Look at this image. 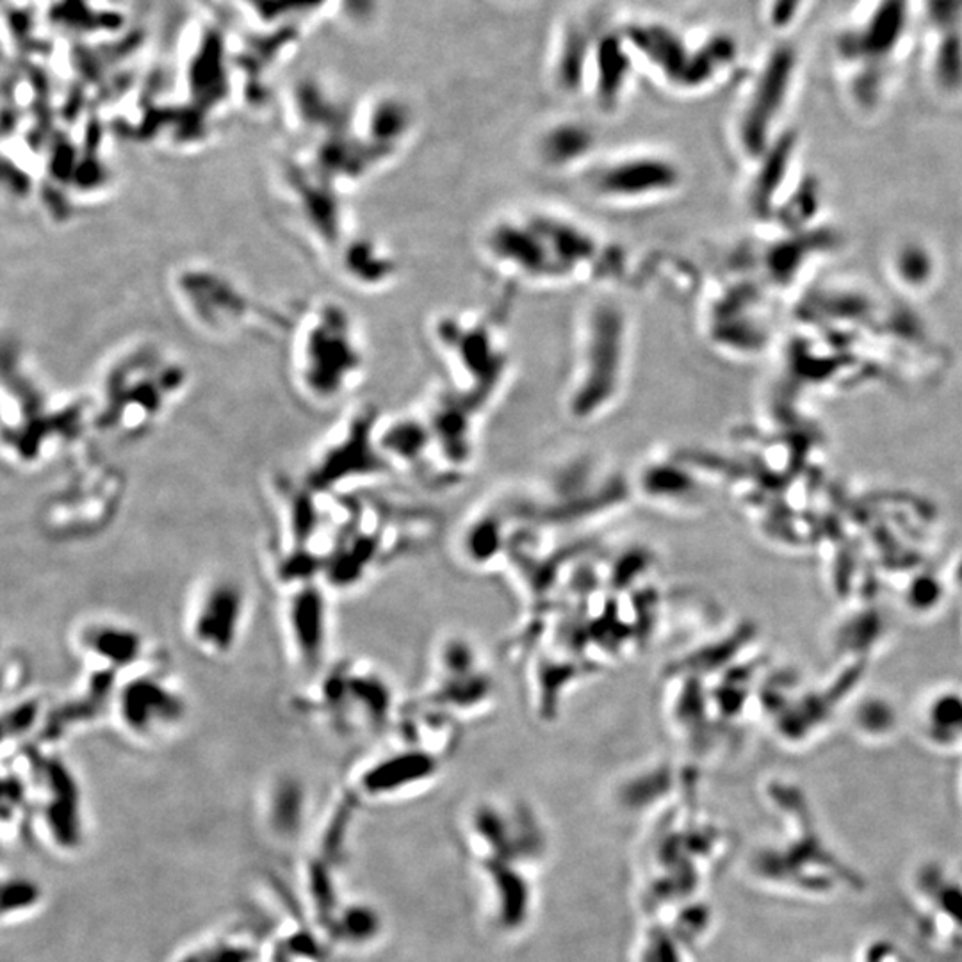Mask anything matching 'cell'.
<instances>
[{"label": "cell", "mask_w": 962, "mask_h": 962, "mask_svg": "<svg viewBox=\"0 0 962 962\" xmlns=\"http://www.w3.org/2000/svg\"><path fill=\"white\" fill-rule=\"evenodd\" d=\"M801 4L802 0H773V24L779 25V27L790 24Z\"/></svg>", "instance_id": "2e32d148"}, {"label": "cell", "mask_w": 962, "mask_h": 962, "mask_svg": "<svg viewBox=\"0 0 962 962\" xmlns=\"http://www.w3.org/2000/svg\"><path fill=\"white\" fill-rule=\"evenodd\" d=\"M938 67L941 71H949L950 76L958 77L962 71V38L958 29L950 31L939 47Z\"/></svg>", "instance_id": "5bb4252c"}, {"label": "cell", "mask_w": 962, "mask_h": 962, "mask_svg": "<svg viewBox=\"0 0 962 962\" xmlns=\"http://www.w3.org/2000/svg\"><path fill=\"white\" fill-rule=\"evenodd\" d=\"M330 590L322 581L280 590V624L291 661L307 678L327 669L332 642Z\"/></svg>", "instance_id": "9c48e42d"}, {"label": "cell", "mask_w": 962, "mask_h": 962, "mask_svg": "<svg viewBox=\"0 0 962 962\" xmlns=\"http://www.w3.org/2000/svg\"><path fill=\"white\" fill-rule=\"evenodd\" d=\"M171 290L184 318L211 337L227 339L250 322L253 302L247 291L216 268L185 265L173 276Z\"/></svg>", "instance_id": "52a82bcc"}, {"label": "cell", "mask_w": 962, "mask_h": 962, "mask_svg": "<svg viewBox=\"0 0 962 962\" xmlns=\"http://www.w3.org/2000/svg\"><path fill=\"white\" fill-rule=\"evenodd\" d=\"M435 773V754L399 742L396 749L382 754L362 768L359 788L370 796L399 795L432 781Z\"/></svg>", "instance_id": "7c38bea8"}, {"label": "cell", "mask_w": 962, "mask_h": 962, "mask_svg": "<svg viewBox=\"0 0 962 962\" xmlns=\"http://www.w3.org/2000/svg\"><path fill=\"white\" fill-rule=\"evenodd\" d=\"M310 681L308 710L341 736L382 735L398 721L389 679L371 664L339 661Z\"/></svg>", "instance_id": "3957f363"}, {"label": "cell", "mask_w": 962, "mask_h": 962, "mask_svg": "<svg viewBox=\"0 0 962 962\" xmlns=\"http://www.w3.org/2000/svg\"><path fill=\"white\" fill-rule=\"evenodd\" d=\"M370 419L353 418L322 442L304 479L319 493L359 496L356 488L387 473Z\"/></svg>", "instance_id": "ba28073f"}, {"label": "cell", "mask_w": 962, "mask_h": 962, "mask_svg": "<svg viewBox=\"0 0 962 962\" xmlns=\"http://www.w3.org/2000/svg\"><path fill=\"white\" fill-rule=\"evenodd\" d=\"M71 649L82 669L107 670L120 678L161 656L138 627L111 616L79 622L71 631Z\"/></svg>", "instance_id": "8fae6325"}, {"label": "cell", "mask_w": 962, "mask_h": 962, "mask_svg": "<svg viewBox=\"0 0 962 962\" xmlns=\"http://www.w3.org/2000/svg\"><path fill=\"white\" fill-rule=\"evenodd\" d=\"M929 16L938 27L955 31L962 19V0H929Z\"/></svg>", "instance_id": "9a60e30c"}, {"label": "cell", "mask_w": 962, "mask_h": 962, "mask_svg": "<svg viewBox=\"0 0 962 962\" xmlns=\"http://www.w3.org/2000/svg\"><path fill=\"white\" fill-rule=\"evenodd\" d=\"M906 20V0H882L864 31L845 36L841 50L852 57L884 56L892 53L904 33Z\"/></svg>", "instance_id": "4fadbf2b"}, {"label": "cell", "mask_w": 962, "mask_h": 962, "mask_svg": "<svg viewBox=\"0 0 962 962\" xmlns=\"http://www.w3.org/2000/svg\"><path fill=\"white\" fill-rule=\"evenodd\" d=\"M120 501L118 476L113 471H86L65 485L43 508V521L59 536H82L102 530L116 516Z\"/></svg>", "instance_id": "30bf717a"}, {"label": "cell", "mask_w": 962, "mask_h": 962, "mask_svg": "<svg viewBox=\"0 0 962 962\" xmlns=\"http://www.w3.org/2000/svg\"><path fill=\"white\" fill-rule=\"evenodd\" d=\"M494 679L478 645L469 636H442L432 656L427 702L451 718L484 715L494 702Z\"/></svg>", "instance_id": "8992f818"}, {"label": "cell", "mask_w": 962, "mask_h": 962, "mask_svg": "<svg viewBox=\"0 0 962 962\" xmlns=\"http://www.w3.org/2000/svg\"><path fill=\"white\" fill-rule=\"evenodd\" d=\"M188 380L185 365L167 348L131 342L99 373L91 422L118 437H142L184 396Z\"/></svg>", "instance_id": "6da1fadb"}, {"label": "cell", "mask_w": 962, "mask_h": 962, "mask_svg": "<svg viewBox=\"0 0 962 962\" xmlns=\"http://www.w3.org/2000/svg\"><path fill=\"white\" fill-rule=\"evenodd\" d=\"M361 330L342 305L322 299L308 305L294 325L290 375L294 389L313 408L339 404L364 375Z\"/></svg>", "instance_id": "7a4b0ae2"}, {"label": "cell", "mask_w": 962, "mask_h": 962, "mask_svg": "<svg viewBox=\"0 0 962 962\" xmlns=\"http://www.w3.org/2000/svg\"><path fill=\"white\" fill-rule=\"evenodd\" d=\"M250 615V596L241 579L214 574L190 593L182 615L184 638L205 659H227L238 650Z\"/></svg>", "instance_id": "5b68a950"}, {"label": "cell", "mask_w": 962, "mask_h": 962, "mask_svg": "<svg viewBox=\"0 0 962 962\" xmlns=\"http://www.w3.org/2000/svg\"><path fill=\"white\" fill-rule=\"evenodd\" d=\"M188 715V695L161 656L120 678L110 712L116 729L139 744L171 738L184 727Z\"/></svg>", "instance_id": "277c9868"}]
</instances>
